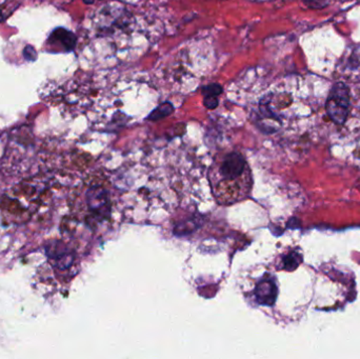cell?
Instances as JSON below:
<instances>
[{
  "instance_id": "obj_1",
  "label": "cell",
  "mask_w": 360,
  "mask_h": 359,
  "mask_svg": "<svg viewBox=\"0 0 360 359\" xmlns=\"http://www.w3.org/2000/svg\"><path fill=\"white\" fill-rule=\"evenodd\" d=\"M207 178L214 200L221 206L243 202L253 188L251 168L238 152L216 156L210 167Z\"/></svg>"
},
{
  "instance_id": "obj_2",
  "label": "cell",
  "mask_w": 360,
  "mask_h": 359,
  "mask_svg": "<svg viewBox=\"0 0 360 359\" xmlns=\"http://www.w3.org/2000/svg\"><path fill=\"white\" fill-rule=\"evenodd\" d=\"M350 103V91L348 86L342 82H338L332 88L326 103L328 116L335 124H345L348 118Z\"/></svg>"
},
{
  "instance_id": "obj_3",
  "label": "cell",
  "mask_w": 360,
  "mask_h": 359,
  "mask_svg": "<svg viewBox=\"0 0 360 359\" xmlns=\"http://www.w3.org/2000/svg\"><path fill=\"white\" fill-rule=\"evenodd\" d=\"M256 297L262 305L271 306L277 297V288L271 280H264L256 287Z\"/></svg>"
},
{
  "instance_id": "obj_4",
  "label": "cell",
  "mask_w": 360,
  "mask_h": 359,
  "mask_svg": "<svg viewBox=\"0 0 360 359\" xmlns=\"http://www.w3.org/2000/svg\"><path fill=\"white\" fill-rule=\"evenodd\" d=\"M331 1L332 0H304V2H306L310 8H326V6H329Z\"/></svg>"
}]
</instances>
